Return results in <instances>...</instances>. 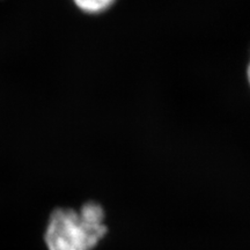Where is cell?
Listing matches in <instances>:
<instances>
[{
  "mask_svg": "<svg viewBox=\"0 0 250 250\" xmlns=\"http://www.w3.org/2000/svg\"><path fill=\"white\" fill-rule=\"evenodd\" d=\"M102 206L88 202L80 208H62L50 214L44 230L48 250H94L107 235Z\"/></svg>",
  "mask_w": 250,
  "mask_h": 250,
  "instance_id": "1",
  "label": "cell"
},
{
  "mask_svg": "<svg viewBox=\"0 0 250 250\" xmlns=\"http://www.w3.org/2000/svg\"><path fill=\"white\" fill-rule=\"evenodd\" d=\"M247 78H248V83L250 85V62H249V65H248V68H247Z\"/></svg>",
  "mask_w": 250,
  "mask_h": 250,
  "instance_id": "3",
  "label": "cell"
},
{
  "mask_svg": "<svg viewBox=\"0 0 250 250\" xmlns=\"http://www.w3.org/2000/svg\"><path fill=\"white\" fill-rule=\"evenodd\" d=\"M80 11L87 14H100L114 5L116 0H73Z\"/></svg>",
  "mask_w": 250,
  "mask_h": 250,
  "instance_id": "2",
  "label": "cell"
}]
</instances>
